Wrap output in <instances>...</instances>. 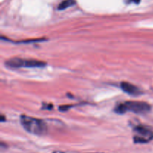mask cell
I'll return each instance as SVG.
<instances>
[{
	"label": "cell",
	"mask_w": 153,
	"mask_h": 153,
	"mask_svg": "<svg viewBox=\"0 0 153 153\" xmlns=\"http://www.w3.org/2000/svg\"><path fill=\"white\" fill-rule=\"evenodd\" d=\"M134 131V141L136 143H146L153 139V132L144 126H137Z\"/></svg>",
	"instance_id": "obj_4"
},
{
	"label": "cell",
	"mask_w": 153,
	"mask_h": 153,
	"mask_svg": "<svg viewBox=\"0 0 153 153\" xmlns=\"http://www.w3.org/2000/svg\"><path fill=\"white\" fill-rule=\"evenodd\" d=\"M120 87L123 91L131 95H138L141 93L139 88L128 82H123L120 84Z\"/></svg>",
	"instance_id": "obj_5"
},
{
	"label": "cell",
	"mask_w": 153,
	"mask_h": 153,
	"mask_svg": "<svg viewBox=\"0 0 153 153\" xmlns=\"http://www.w3.org/2000/svg\"><path fill=\"white\" fill-rule=\"evenodd\" d=\"M131 1L132 2L135 3V4H139L140 2V0H131Z\"/></svg>",
	"instance_id": "obj_7"
},
{
	"label": "cell",
	"mask_w": 153,
	"mask_h": 153,
	"mask_svg": "<svg viewBox=\"0 0 153 153\" xmlns=\"http://www.w3.org/2000/svg\"><path fill=\"white\" fill-rule=\"evenodd\" d=\"M20 123L25 130L33 134L42 136L47 132L46 124L40 118L22 115L20 117Z\"/></svg>",
	"instance_id": "obj_1"
},
{
	"label": "cell",
	"mask_w": 153,
	"mask_h": 153,
	"mask_svg": "<svg viewBox=\"0 0 153 153\" xmlns=\"http://www.w3.org/2000/svg\"><path fill=\"white\" fill-rule=\"evenodd\" d=\"M54 153H62V152H54Z\"/></svg>",
	"instance_id": "obj_8"
},
{
	"label": "cell",
	"mask_w": 153,
	"mask_h": 153,
	"mask_svg": "<svg viewBox=\"0 0 153 153\" xmlns=\"http://www.w3.org/2000/svg\"><path fill=\"white\" fill-rule=\"evenodd\" d=\"M76 2L75 0H64L62 2H61L58 5V10H64L66 8H68L69 7H71V6L76 4Z\"/></svg>",
	"instance_id": "obj_6"
},
{
	"label": "cell",
	"mask_w": 153,
	"mask_h": 153,
	"mask_svg": "<svg viewBox=\"0 0 153 153\" xmlns=\"http://www.w3.org/2000/svg\"><path fill=\"white\" fill-rule=\"evenodd\" d=\"M151 110V106L146 102L143 101H126L124 103L120 104L115 108V112L117 113H125L131 111L134 113H146Z\"/></svg>",
	"instance_id": "obj_2"
},
{
	"label": "cell",
	"mask_w": 153,
	"mask_h": 153,
	"mask_svg": "<svg viewBox=\"0 0 153 153\" xmlns=\"http://www.w3.org/2000/svg\"><path fill=\"white\" fill-rule=\"evenodd\" d=\"M46 62L34 59H22L19 58H13L7 60L5 65L10 68H41L46 66Z\"/></svg>",
	"instance_id": "obj_3"
}]
</instances>
